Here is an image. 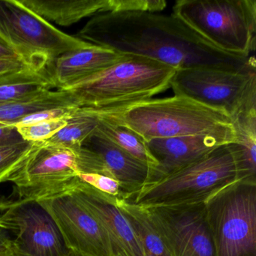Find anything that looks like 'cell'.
Listing matches in <instances>:
<instances>
[{
  "mask_svg": "<svg viewBox=\"0 0 256 256\" xmlns=\"http://www.w3.org/2000/svg\"><path fill=\"white\" fill-rule=\"evenodd\" d=\"M78 36L116 53L144 56L176 70L198 67L256 70L253 56H235L218 50L174 14L103 13L92 17Z\"/></svg>",
  "mask_w": 256,
  "mask_h": 256,
  "instance_id": "6da1fadb",
  "label": "cell"
},
{
  "mask_svg": "<svg viewBox=\"0 0 256 256\" xmlns=\"http://www.w3.org/2000/svg\"><path fill=\"white\" fill-rule=\"evenodd\" d=\"M176 71L144 56L124 55L116 64L64 90L80 108L110 113L167 90Z\"/></svg>",
  "mask_w": 256,
  "mask_h": 256,
  "instance_id": "7a4b0ae2",
  "label": "cell"
},
{
  "mask_svg": "<svg viewBox=\"0 0 256 256\" xmlns=\"http://www.w3.org/2000/svg\"><path fill=\"white\" fill-rule=\"evenodd\" d=\"M107 115L137 133L144 142L199 134L236 138L232 120L222 112L186 97L151 98Z\"/></svg>",
  "mask_w": 256,
  "mask_h": 256,
  "instance_id": "3957f363",
  "label": "cell"
},
{
  "mask_svg": "<svg viewBox=\"0 0 256 256\" xmlns=\"http://www.w3.org/2000/svg\"><path fill=\"white\" fill-rule=\"evenodd\" d=\"M236 181L232 145L224 144L158 182L145 186L127 202L143 208L205 203Z\"/></svg>",
  "mask_w": 256,
  "mask_h": 256,
  "instance_id": "277c9868",
  "label": "cell"
},
{
  "mask_svg": "<svg viewBox=\"0 0 256 256\" xmlns=\"http://www.w3.org/2000/svg\"><path fill=\"white\" fill-rule=\"evenodd\" d=\"M172 14L224 53L250 56L256 48L254 0H179Z\"/></svg>",
  "mask_w": 256,
  "mask_h": 256,
  "instance_id": "5b68a950",
  "label": "cell"
},
{
  "mask_svg": "<svg viewBox=\"0 0 256 256\" xmlns=\"http://www.w3.org/2000/svg\"><path fill=\"white\" fill-rule=\"evenodd\" d=\"M0 43L38 70H48L62 54L90 44L60 30L19 0H0Z\"/></svg>",
  "mask_w": 256,
  "mask_h": 256,
  "instance_id": "8992f818",
  "label": "cell"
},
{
  "mask_svg": "<svg viewBox=\"0 0 256 256\" xmlns=\"http://www.w3.org/2000/svg\"><path fill=\"white\" fill-rule=\"evenodd\" d=\"M170 88L175 96L222 112L232 121L256 110V70L198 67L176 70Z\"/></svg>",
  "mask_w": 256,
  "mask_h": 256,
  "instance_id": "52a82bcc",
  "label": "cell"
},
{
  "mask_svg": "<svg viewBox=\"0 0 256 256\" xmlns=\"http://www.w3.org/2000/svg\"><path fill=\"white\" fill-rule=\"evenodd\" d=\"M205 204L216 256H256V184L236 181Z\"/></svg>",
  "mask_w": 256,
  "mask_h": 256,
  "instance_id": "ba28073f",
  "label": "cell"
},
{
  "mask_svg": "<svg viewBox=\"0 0 256 256\" xmlns=\"http://www.w3.org/2000/svg\"><path fill=\"white\" fill-rule=\"evenodd\" d=\"M0 223L16 235L17 256H67L71 250L48 211L40 202L0 198Z\"/></svg>",
  "mask_w": 256,
  "mask_h": 256,
  "instance_id": "9c48e42d",
  "label": "cell"
},
{
  "mask_svg": "<svg viewBox=\"0 0 256 256\" xmlns=\"http://www.w3.org/2000/svg\"><path fill=\"white\" fill-rule=\"evenodd\" d=\"M78 174L76 149L36 144L8 181L19 198L40 200L70 190Z\"/></svg>",
  "mask_w": 256,
  "mask_h": 256,
  "instance_id": "30bf717a",
  "label": "cell"
},
{
  "mask_svg": "<svg viewBox=\"0 0 256 256\" xmlns=\"http://www.w3.org/2000/svg\"><path fill=\"white\" fill-rule=\"evenodd\" d=\"M144 208L172 256H216L205 203Z\"/></svg>",
  "mask_w": 256,
  "mask_h": 256,
  "instance_id": "8fae6325",
  "label": "cell"
},
{
  "mask_svg": "<svg viewBox=\"0 0 256 256\" xmlns=\"http://www.w3.org/2000/svg\"><path fill=\"white\" fill-rule=\"evenodd\" d=\"M79 174H98L114 178L130 200L146 185L150 167L116 146L96 128L76 149Z\"/></svg>",
  "mask_w": 256,
  "mask_h": 256,
  "instance_id": "7c38bea8",
  "label": "cell"
},
{
  "mask_svg": "<svg viewBox=\"0 0 256 256\" xmlns=\"http://www.w3.org/2000/svg\"><path fill=\"white\" fill-rule=\"evenodd\" d=\"M38 202L53 217L70 250L88 256H113L104 229L70 190Z\"/></svg>",
  "mask_w": 256,
  "mask_h": 256,
  "instance_id": "4fadbf2b",
  "label": "cell"
},
{
  "mask_svg": "<svg viewBox=\"0 0 256 256\" xmlns=\"http://www.w3.org/2000/svg\"><path fill=\"white\" fill-rule=\"evenodd\" d=\"M235 142L236 138L222 134H193L145 142L154 162L145 186L158 182L221 145Z\"/></svg>",
  "mask_w": 256,
  "mask_h": 256,
  "instance_id": "5bb4252c",
  "label": "cell"
},
{
  "mask_svg": "<svg viewBox=\"0 0 256 256\" xmlns=\"http://www.w3.org/2000/svg\"><path fill=\"white\" fill-rule=\"evenodd\" d=\"M70 192L96 218L108 238L113 256H144L138 240L116 199L104 196L77 178Z\"/></svg>",
  "mask_w": 256,
  "mask_h": 256,
  "instance_id": "9a60e30c",
  "label": "cell"
},
{
  "mask_svg": "<svg viewBox=\"0 0 256 256\" xmlns=\"http://www.w3.org/2000/svg\"><path fill=\"white\" fill-rule=\"evenodd\" d=\"M122 56L124 54L90 43L86 47L58 56L48 71L54 88L64 90L116 64Z\"/></svg>",
  "mask_w": 256,
  "mask_h": 256,
  "instance_id": "2e32d148",
  "label": "cell"
},
{
  "mask_svg": "<svg viewBox=\"0 0 256 256\" xmlns=\"http://www.w3.org/2000/svg\"><path fill=\"white\" fill-rule=\"evenodd\" d=\"M46 22L70 26L108 12L109 0H19Z\"/></svg>",
  "mask_w": 256,
  "mask_h": 256,
  "instance_id": "e0dca14e",
  "label": "cell"
},
{
  "mask_svg": "<svg viewBox=\"0 0 256 256\" xmlns=\"http://www.w3.org/2000/svg\"><path fill=\"white\" fill-rule=\"evenodd\" d=\"M236 142L230 143L238 181L256 184V110L232 120Z\"/></svg>",
  "mask_w": 256,
  "mask_h": 256,
  "instance_id": "ac0fdd59",
  "label": "cell"
},
{
  "mask_svg": "<svg viewBox=\"0 0 256 256\" xmlns=\"http://www.w3.org/2000/svg\"><path fill=\"white\" fill-rule=\"evenodd\" d=\"M54 88L48 70L32 67L0 76V104L29 98Z\"/></svg>",
  "mask_w": 256,
  "mask_h": 256,
  "instance_id": "d6986e66",
  "label": "cell"
},
{
  "mask_svg": "<svg viewBox=\"0 0 256 256\" xmlns=\"http://www.w3.org/2000/svg\"><path fill=\"white\" fill-rule=\"evenodd\" d=\"M58 108L78 107L67 91H44L29 98L0 104V124L16 126L19 121L32 114Z\"/></svg>",
  "mask_w": 256,
  "mask_h": 256,
  "instance_id": "ffe728a7",
  "label": "cell"
},
{
  "mask_svg": "<svg viewBox=\"0 0 256 256\" xmlns=\"http://www.w3.org/2000/svg\"><path fill=\"white\" fill-rule=\"evenodd\" d=\"M115 203L134 230L144 256H172L162 236L144 208L125 200L116 199Z\"/></svg>",
  "mask_w": 256,
  "mask_h": 256,
  "instance_id": "44dd1931",
  "label": "cell"
},
{
  "mask_svg": "<svg viewBox=\"0 0 256 256\" xmlns=\"http://www.w3.org/2000/svg\"><path fill=\"white\" fill-rule=\"evenodd\" d=\"M94 114L98 116L96 130L101 134L134 158L148 164L150 169L154 167V160L150 156L145 142L140 136L128 127L118 124L107 115Z\"/></svg>",
  "mask_w": 256,
  "mask_h": 256,
  "instance_id": "7402d4cb",
  "label": "cell"
},
{
  "mask_svg": "<svg viewBox=\"0 0 256 256\" xmlns=\"http://www.w3.org/2000/svg\"><path fill=\"white\" fill-rule=\"evenodd\" d=\"M98 120L96 114L77 108L72 114L67 119V124L52 138L41 142L42 144L55 145L64 148H74L82 146L84 140L92 134Z\"/></svg>",
  "mask_w": 256,
  "mask_h": 256,
  "instance_id": "603a6c76",
  "label": "cell"
},
{
  "mask_svg": "<svg viewBox=\"0 0 256 256\" xmlns=\"http://www.w3.org/2000/svg\"><path fill=\"white\" fill-rule=\"evenodd\" d=\"M36 146V144L26 140L0 144V184L8 180Z\"/></svg>",
  "mask_w": 256,
  "mask_h": 256,
  "instance_id": "cb8c5ba5",
  "label": "cell"
},
{
  "mask_svg": "<svg viewBox=\"0 0 256 256\" xmlns=\"http://www.w3.org/2000/svg\"><path fill=\"white\" fill-rule=\"evenodd\" d=\"M68 118L43 121L30 125L16 126V127L24 140L41 143L52 138L64 128L66 125Z\"/></svg>",
  "mask_w": 256,
  "mask_h": 256,
  "instance_id": "d4e9b609",
  "label": "cell"
},
{
  "mask_svg": "<svg viewBox=\"0 0 256 256\" xmlns=\"http://www.w3.org/2000/svg\"><path fill=\"white\" fill-rule=\"evenodd\" d=\"M78 179L108 197L116 200H128L130 199L128 193L114 178L98 174H79Z\"/></svg>",
  "mask_w": 256,
  "mask_h": 256,
  "instance_id": "484cf974",
  "label": "cell"
},
{
  "mask_svg": "<svg viewBox=\"0 0 256 256\" xmlns=\"http://www.w3.org/2000/svg\"><path fill=\"white\" fill-rule=\"evenodd\" d=\"M167 7L164 0H109L108 12H138L157 13Z\"/></svg>",
  "mask_w": 256,
  "mask_h": 256,
  "instance_id": "4316f807",
  "label": "cell"
},
{
  "mask_svg": "<svg viewBox=\"0 0 256 256\" xmlns=\"http://www.w3.org/2000/svg\"><path fill=\"white\" fill-rule=\"evenodd\" d=\"M77 108H58L48 109L42 110L29 115L19 121L16 126L30 125L43 121L52 120L68 118L72 114Z\"/></svg>",
  "mask_w": 256,
  "mask_h": 256,
  "instance_id": "83f0119b",
  "label": "cell"
},
{
  "mask_svg": "<svg viewBox=\"0 0 256 256\" xmlns=\"http://www.w3.org/2000/svg\"><path fill=\"white\" fill-rule=\"evenodd\" d=\"M24 140L16 126L0 124V144L16 143Z\"/></svg>",
  "mask_w": 256,
  "mask_h": 256,
  "instance_id": "f1b7e54d",
  "label": "cell"
},
{
  "mask_svg": "<svg viewBox=\"0 0 256 256\" xmlns=\"http://www.w3.org/2000/svg\"><path fill=\"white\" fill-rule=\"evenodd\" d=\"M14 252L13 239L10 232L0 223V254Z\"/></svg>",
  "mask_w": 256,
  "mask_h": 256,
  "instance_id": "f546056e",
  "label": "cell"
},
{
  "mask_svg": "<svg viewBox=\"0 0 256 256\" xmlns=\"http://www.w3.org/2000/svg\"><path fill=\"white\" fill-rule=\"evenodd\" d=\"M28 66H29L26 65L22 60H0V76L13 72L19 71V70H23Z\"/></svg>",
  "mask_w": 256,
  "mask_h": 256,
  "instance_id": "4dcf8cb0",
  "label": "cell"
},
{
  "mask_svg": "<svg viewBox=\"0 0 256 256\" xmlns=\"http://www.w3.org/2000/svg\"><path fill=\"white\" fill-rule=\"evenodd\" d=\"M0 60H16L23 61L14 50L1 43H0Z\"/></svg>",
  "mask_w": 256,
  "mask_h": 256,
  "instance_id": "1f68e13d",
  "label": "cell"
},
{
  "mask_svg": "<svg viewBox=\"0 0 256 256\" xmlns=\"http://www.w3.org/2000/svg\"><path fill=\"white\" fill-rule=\"evenodd\" d=\"M85 256V254H80V253L76 252L74 251H70V253H68V256Z\"/></svg>",
  "mask_w": 256,
  "mask_h": 256,
  "instance_id": "d6a6232c",
  "label": "cell"
},
{
  "mask_svg": "<svg viewBox=\"0 0 256 256\" xmlns=\"http://www.w3.org/2000/svg\"><path fill=\"white\" fill-rule=\"evenodd\" d=\"M0 256H17V254H16V252H8L4 253V254H0Z\"/></svg>",
  "mask_w": 256,
  "mask_h": 256,
  "instance_id": "836d02e7",
  "label": "cell"
}]
</instances>
